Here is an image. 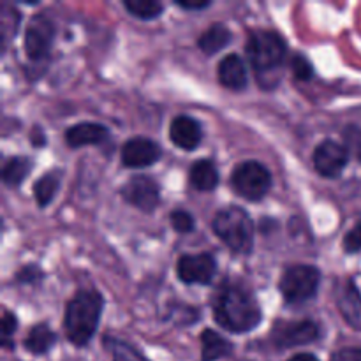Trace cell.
Returning a JSON list of instances; mask_svg holds the SVG:
<instances>
[{
	"instance_id": "1",
	"label": "cell",
	"mask_w": 361,
	"mask_h": 361,
	"mask_svg": "<svg viewBox=\"0 0 361 361\" xmlns=\"http://www.w3.org/2000/svg\"><path fill=\"white\" fill-rule=\"evenodd\" d=\"M215 321L231 334H247L261 323V309L242 284H222L212 302Z\"/></svg>"
},
{
	"instance_id": "2",
	"label": "cell",
	"mask_w": 361,
	"mask_h": 361,
	"mask_svg": "<svg viewBox=\"0 0 361 361\" xmlns=\"http://www.w3.org/2000/svg\"><path fill=\"white\" fill-rule=\"evenodd\" d=\"M102 300L101 293L94 289H83L74 295V298L67 303L66 317H63V330L71 344L87 345L97 330L99 319H101Z\"/></svg>"
},
{
	"instance_id": "3",
	"label": "cell",
	"mask_w": 361,
	"mask_h": 361,
	"mask_svg": "<svg viewBox=\"0 0 361 361\" xmlns=\"http://www.w3.org/2000/svg\"><path fill=\"white\" fill-rule=\"evenodd\" d=\"M214 233L236 254H249L254 247V222L243 208L228 207L215 214Z\"/></svg>"
},
{
	"instance_id": "4",
	"label": "cell",
	"mask_w": 361,
	"mask_h": 361,
	"mask_svg": "<svg viewBox=\"0 0 361 361\" xmlns=\"http://www.w3.org/2000/svg\"><path fill=\"white\" fill-rule=\"evenodd\" d=\"M286 42L277 32L256 30L247 41V56L259 76L275 73L286 59Z\"/></svg>"
},
{
	"instance_id": "5",
	"label": "cell",
	"mask_w": 361,
	"mask_h": 361,
	"mask_svg": "<svg viewBox=\"0 0 361 361\" xmlns=\"http://www.w3.org/2000/svg\"><path fill=\"white\" fill-rule=\"evenodd\" d=\"M231 185L247 201H259L268 194L271 187V175L257 161L240 162L231 175Z\"/></svg>"
},
{
	"instance_id": "6",
	"label": "cell",
	"mask_w": 361,
	"mask_h": 361,
	"mask_svg": "<svg viewBox=\"0 0 361 361\" xmlns=\"http://www.w3.org/2000/svg\"><path fill=\"white\" fill-rule=\"evenodd\" d=\"M321 282V274L317 268L309 264H296L288 268L281 279V293L288 303H303L314 298Z\"/></svg>"
},
{
	"instance_id": "7",
	"label": "cell",
	"mask_w": 361,
	"mask_h": 361,
	"mask_svg": "<svg viewBox=\"0 0 361 361\" xmlns=\"http://www.w3.org/2000/svg\"><path fill=\"white\" fill-rule=\"evenodd\" d=\"M122 197L137 210L150 214L161 203V189L150 176L136 175L122 187Z\"/></svg>"
},
{
	"instance_id": "8",
	"label": "cell",
	"mask_w": 361,
	"mask_h": 361,
	"mask_svg": "<svg viewBox=\"0 0 361 361\" xmlns=\"http://www.w3.org/2000/svg\"><path fill=\"white\" fill-rule=\"evenodd\" d=\"M53 39H55V27L48 16H34L25 32V51L30 60H42L49 55Z\"/></svg>"
},
{
	"instance_id": "9",
	"label": "cell",
	"mask_w": 361,
	"mask_h": 361,
	"mask_svg": "<svg viewBox=\"0 0 361 361\" xmlns=\"http://www.w3.org/2000/svg\"><path fill=\"white\" fill-rule=\"evenodd\" d=\"M317 337H319V328L312 321H282L275 324L271 331V341L282 349L310 344Z\"/></svg>"
},
{
	"instance_id": "10",
	"label": "cell",
	"mask_w": 361,
	"mask_h": 361,
	"mask_svg": "<svg viewBox=\"0 0 361 361\" xmlns=\"http://www.w3.org/2000/svg\"><path fill=\"white\" fill-rule=\"evenodd\" d=\"M217 271V263L210 254H187L176 263V275L183 284H212Z\"/></svg>"
},
{
	"instance_id": "11",
	"label": "cell",
	"mask_w": 361,
	"mask_h": 361,
	"mask_svg": "<svg viewBox=\"0 0 361 361\" xmlns=\"http://www.w3.org/2000/svg\"><path fill=\"white\" fill-rule=\"evenodd\" d=\"M314 168L326 178H335L342 173L349 161V152L338 141L326 140L314 150Z\"/></svg>"
},
{
	"instance_id": "12",
	"label": "cell",
	"mask_w": 361,
	"mask_h": 361,
	"mask_svg": "<svg viewBox=\"0 0 361 361\" xmlns=\"http://www.w3.org/2000/svg\"><path fill=\"white\" fill-rule=\"evenodd\" d=\"M161 159V148L148 137H130L122 147V162L127 168H148Z\"/></svg>"
},
{
	"instance_id": "13",
	"label": "cell",
	"mask_w": 361,
	"mask_h": 361,
	"mask_svg": "<svg viewBox=\"0 0 361 361\" xmlns=\"http://www.w3.org/2000/svg\"><path fill=\"white\" fill-rule=\"evenodd\" d=\"M169 137L173 143L183 150H194L200 147L201 137H203V130L197 120L192 116L180 115L173 118L171 126H169Z\"/></svg>"
},
{
	"instance_id": "14",
	"label": "cell",
	"mask_w": 361,
	"mask_h": 361,
	"mask_svg": "<svg viewBox=\"0 0 361 361\" xmlns=\"http://www.w3.org/2000/svg\"><path fill=\"white\" fill-rule=\"evenodd\" d=\"M109 136V130L101 123L83 122L69 127L66 133V141L71 148L88 147V145L104 143Z\"/></svg>"
},
{
	"instance_id": "15",
	"label": "cell",
	"mask_w": 361,
	"mask_h": 361,
	"mask_svg": "<svg viewBox=\"0 0 361 361\" xmlns=\"http://www.w3.org/2000/svg\"><path fill=\"white\" fill-rule=\"evenodd\" d=\"M247 67L245 62L238 55L231 53L219 63V81L222 87L231 88V90H242L247 87Z\"/></svg>"
},
{
	"instance_id": "16",
	"label": "cell",
	"mask_w": 361,
	"mask_h": 361,
	"mask_svg": "<svg viewBox=\"0 0 361 361\" xmlns=\"http://www.w3.org/2000/svg\"><path fill=\"white\" fill-rule=\"evenodd\" d=\"M341 314L355 330L361 331V295L351 281L344 286L337 300Z\"/></svg>"
},
{
	"instance_id": "17",
	"label": "cell",
	"mask_w": 361,
	"mask_h": 361,
	"mask_svg": "<svg viewBox=\"0 0 361 361\" xmlns=\"http://www.w3.org/2000/svg\"><path fill=\"white\" fill-rule=\"evenodd\" d=\"M229 42H231V32L222 23H214L212 27H208V30H204L197 39V46L207 55H215L224 49Z\"/></svg>"
},
{
	"instance_id": "18",
	"label": "cell",
	"mask_w": 361,
	"mask_h": 361,
	"mask_svg": "<svg viewBox=\"0 0 361 361\" xmlns=\"http://www.w3.org/2000/svg\"><path fill=\"white\" fill-rule=\"evenodd\" d=\"M231 349L233 345L214 330H204L201 334V360L203 361H217L224 358L231 353Z\"/></svg>"
},
{
	"instance_id": "19",
	"label": "cell",
	"mask_w": 361,
	"mask_h": 361,
	"mask_svg": "<svg viewBox=\"0 0 361 361\" xmlns=\"http://www.w3.org/2000/svg\"><path fill=\"white\" fill-rule=\"evenodd\" d=\"M190 183L197 190H214L219 183V171L214 162L210 161H197L190 168Z\"/></svg>"
},
{
	"instance_id": "20",
	"label": "cell",
	"mask_w": 361,
	"mask_h": 361,
	"mask_svg": "<svg viewBox=\"0 0 361 361\" xmlns=\"http://www.w3.org/2000/svg\"><path fill=\"white\" fill-rule=\"evenodd\" d=\"M56 335L49 330L48 324H35L30 331H28L27 338H25V348L32 353V355H46L49 349L55 345Z\"/></svg>"
},
{
	"instance_id": "21",
	"label": "cell",
	"mask_w": 361,
	"mask_h": 361,
	"mask_svg": "<svg viewBox=\"0 0 361 361\" xmlns=\"http://www.w3.org/2000/svg\"><path fill=\"white\" fill-rule=\"evenodd\" d=\"M59 185H60V173L56 171L46 173L44 176H41V178L34 183V196L39 207H48V204L51 203L56 190H59Z\"/></svg>"
},
{
	"instance_id": "22",
	"label": "cell",
	"mask_w": 361,
	"mask_h": 361,
	"mask_svg": "<svg viewBox=\"0 0 361 361\" xmlns=\"http://www.w3.org/2000/svg\"><path fill=\"white\" fill-rule=\"evenodd\" d=\"M30 171V161L27 157H13L4 164L2 180L7 187L21 185Z\"/></svg>"
},
{
	"instance_id": "23",
	"label": "cell",
	"mask_w": 361,
	"mask_h": 361,
	"mask_svg": "<svg viewBox=\"0 0 361 361\" xmlns=\"http://www.w3.org/2000/svg\"><path fill=\"white\" fill-rule=\"evenodd\" d=\"M123 7L140 20H155L164 11V6L157 0H126Z\"/></svg>"
},
{
	"instance_id": "24",
	"label": "cell",
	"mask_w": 361,
	"mask_h": 361,
	"mask_svg": "<svg viewBox=\"0 0 361 361\" xmlns=\"http://www.w3.org/2000/svg\"><path fill=\"white\" fill-rule=\"evenodd\" d=\"M106 344H108L109 349H111V355L113 358H115V361H145L140 355H136V351H133L129 345L122 344V342L108 338Z\"/></svg>"
},
{
	"instance_id": "25",
	"label": "cell",
	"mask_w": 361,
	"mask_h": 361,
	"mask_svg": "<svg viewBox=\"0 0 361 361\" xmlns=\"http://www.w3.org/2000/svg\"><path fill=\"white\" fill-rule=\"evenodd\" d=\"M171 224L178 233H190L194 229V217L185 210H175L171 214Z\"/></svg>"
},
{
	"instance_id": "26",
	"label": "cell",
	"mask_w": 361,
	"mask_h": 361,
	"mask_svg": "<svg viewBox=\"0 0 361 361\" xmlns=\"http://www.w3.org/2000/svg\"><path fill=\"white\" fill-rule=\"evenodd\" d=\"M291 67H293V74H295L296 80L307 81L312 78V66H310V62L303 55H296L295 59H293Z\"/></svg>"
},
{
	"instance_id": "27",
	"label": "cell",
	"mask_w": 361,
	"mask_h": 361,
	"mask_svg": "<svg viewBox=\"0 0 361 361\" xmlns=\"http://www.w3.org/2000/svg\"><path fill=\"white\" fill-rule=\"evenodd\" d=\"M344 250L349 254L360 252L361 250V222L356 224L344 238Z\"/></svg>"
},
{
	"instance_id": "28",
	"label": "cell",
	"mask_w": 361,
	"mask_h": 361,
	"mask_svg": "<svg viewBox=\"0 0 361 361\" xmlns=\"http://www.w3.org/2000/svg\"><path fill=\"white\" fill-rule=\"evenodd\" d=\"M0 328H2L4 344H7V341H9L11 335L16 331V317H14L11 312H7V310H4L2 321H0Z\"/></svg>"
},
{
	"instance_id": "29",
	"label": "cell",
	"mask_w": 361,
	"mask_h": 361,
	"mask_svg": "<svg viewBox=\"0 0 361 361\" xmlns=\"http://www.w3.org/2000/svg\"><path fill=\"white\" fill-rule=\"evenodd\" d=\"M330 361H361V349L360 348H344L334 353Z\"/></svg>"
},
{
	"instance_id": "30",
	"label": "cell",
	"mask_w": 361,
	"mask_h": 361,
	"mask_svg": "<svg viewBox=\"0 0 361 361\" xmlns=\"http://www.w3.org/2000/svg\"><path fill=\"white\" fill-rule=\"evenodd\" d=\"M176 6L178 7H182V9H187V11H200V9H204V7H208L210 6V2H208V0H204V2H200V0H197V2H187V0H182V2H175Z\"/></svg>"
},
{
	"instance_id": "31",
	"label": "cell",
	"mask_w": 361,
	"mask_h": 361,
	"mask_svg": "<svg viewBox=\"0 0 361 361\" xmlns=\"http://www.w3.org/2000/svg\"><path fill=\"white\" fill-rule=\"evenodd\" d=\"M288 361H319L314 355H309V353H302V355H296L293 358H289Z\"/></svg>"
},
{
	"instance_id": "32",
	"label": "cell",
	"mask_w": 361,
	"mask_h": 361,
	"mask_svg": "<svg viewBox=\"0 0 361 361\" xmlns=\"http://www.w3.org/2000/svg\"><path fill=\"white\" fill-rule=\"evenodd\" d=\"M34 140H37L35 147H41V145H44V136H39V129H34Z\"/></svg>"
}]
</instances>
